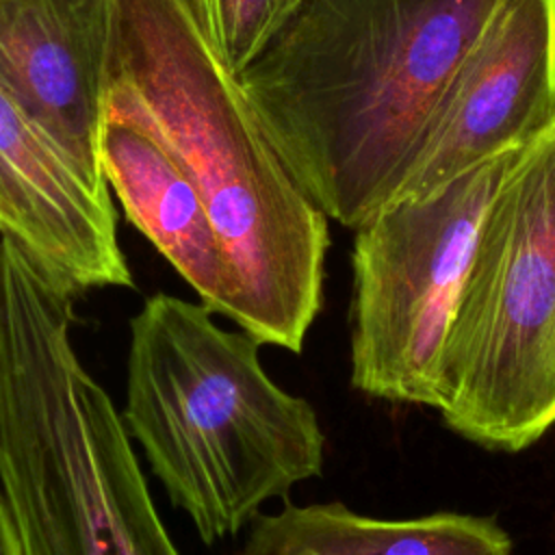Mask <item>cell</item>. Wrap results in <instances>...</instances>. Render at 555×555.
Wrapping results in <instances>:
<instances>
[{"label":"cell","instance_id":"obj_12","mask_svg":"<svg viewBox=\"0 0 555 555\" xmlns=\"http://www.w3.org/2000/svg\"><path fill=\"white\" fill-rule=\"evenodd\" d=\"M223 65L241 76L301 0H186Z\"/></svg>","mask_w":555,"mask_h":555},{"label":"cell","instance_id":"obj_2","mask_svg":"<svg viewBox=\"0 0 555 555\" xmlns=\"http://www.w3.org/2000/svg\"><path fill=\"white\" fill-rule=\"evenodd\" d=\"M496 0H301L238 76L280 158L358 228L390 204Z\"/></svg>","mask_w":555,"mask_h":555},{"label":"cell","instance_id":"obj_5","mask_svg":"<svg viewBox=\"0 0 555 555\" xmlns=\"http://www.w3.org/2000/svg\"><path fill=\"white\" fill-rule=\"evenodd\" d=\"M438 412L462 438L507 453L555 425V124L520 150L486 208Z\"/></svg>","mask_w":555,"mask_h":555},{"label":"cell","instance_id":"obj_6","mask_svg":"<svg viewBox=\"0 0 555 555\" xmlns=\"http://www.w3.org/2000/svg\"><path fill=\"white\" fill-rule=\"evenodd\" d=\"M520 150L425 197L390 202L356 228L351 384L360 392L438 410L442 353L479 228Z\"/></svg>","mask_w":555,"mask_h":555},{"label":"cell","instance_id":"obj_9","mask_svg":"<svg viewBox=\"0 0 555 555\" xmlns=\"http://www.w3.org/2000/svg\"><path fill=\"white\" fill-rule=\"evenodd\" d=\"M0 234L76 291L134 284L108 186L93 184L2 87Z\"/></svg>","mask_w":555,"mask_h":555},{"label":"cell","instance_id":"obj_4","mask_svg":"<svg viewBox=\"0 0 555 555\" xmlns=\"http://www.w3.org/2000/svg\"><path fill=\"white\" fill-rule=\"evenodd\" d=\"M258 349L204 304L167 293L130 321L124 427L206 544L323 468L312 405L264 373Z\"/></svg>","mask_w":555,"mask_h":555},{"label":"cell","instance_id":"obj_7","mask_svg":"<svg viewBox=\"0 0 555 555\" xmlns=\"http://www.w3.org/2000/svg\"><path fill=\"white\" fill-rule=\"evenodd\" d=\"M555 124V0H496L464 52L397 199L529 145Z\"/></svg>","mask_w":555,"mask_h":555},{"label":"cell","instance_id":"obj_3","mask_svg":"<svg viewBox=\"0 0 555 555\" xmlns=\"http://www.w3.org/2000/svg\"><path fill=\"white\" fill-rule=\"evenodd\" d=\"M76 293L0 234V486L22 555H180L74 345Z\"/></svg>","mask_w":555,"mask_h":555},{"label":"cell","instance_id":"obj_11","mask_svg":"<svg viewBox=\"0 0 555 555\" xmlns=\"http://www.w3.org/2000/svg\"><path fill=\"white\" fill-rule=\"evenodd\" d=\"M249 525L241 555H512V540L494 518L451 512L377 520L340 503H286Z\"/></svg>","mask_w":555,"mask_h":555},{"label":"cell","instance_id":"obj_10","mask_svg":"<svg viewBox=\"0 0 555 555\" xmlns=\"http://www.w3.org/2000/svg\"><path fill=\"white\" fill-rule=\"evenodd\" d=\"M100 160L132 221L212 312L236 314L238 284L206 204L173 156L141 126L104 117Z\"/></svg>","mask_w":555,"mask_h":555},{"label":"cell","instance_id":"obj_13","mask_svg":"<svg viewBox=\"0 0 555 555\" xmlns=\"http://www.w3.org/2000/svg\"><path fill=\"white\" fill-rule=\"evenodd\" d=\"M0 555H22L20 538H17L15 525L11 520L2 490H0Z\"/></svg>","mask_w":555,"mask_h":555},{"label":"cell","instance_id":"obj_8","mask_svg":"<svg viewBox=\"0 0 555 555\" xmlns=\"http://www.w3.org/2000/svg\"><path fill=\"white\" fill-rule=\"evenodd\" d=\"M115 0H0V87L98 186Z\"/></svg>","mask_w":555,"mask_h":555},{"label":"cell","instance_id":"obj_1","mask_svg":"<svg viewBox=\"0 0 555 555\" xmlns=\"http://www.w3.org/2000/svg\"><path fill=\"white\" fill-rule=\"evenodd\" d=\"M106 115L145 128L199 191L236 273V321L301 351L321 308L327 217L297 184L186 0H115Z\"/></svg>","mask_w":555,"mask_h":555}]
</instances>
